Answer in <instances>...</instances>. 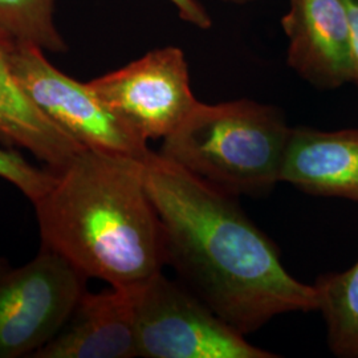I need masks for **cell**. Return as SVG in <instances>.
Segmentation results:
<instances>
[{
	"instance_id": "cell-14",
	"label": "cell",
	"mask_w": 358,
	"mask_h": 358,
	"mask_svg": "<svg viewBox=\"0 0 358 358\" xmlns=\"http://www.w3.org/2000/svg\"><path fill=\"white\" fill-rule=\"evenodd\" d=\"M0 178L13 183L34 203L51 187L55 173L31 165L20 154L0 149Z\"/></svg>"
},
{
	"instance_id": "cell-17",
	"label": "cell",
	"mask_w": 358,
	"mask_h": 358,
	"mask_svg": "<svg viewBox=\"0 0 358 358\" xmlns=\"http://www.w3.org/2000/svg\"><path fill=\"white\" fill-rule=\"evenodd\" d=\"M224 3H230V4H238V6H242V4H248V3H252V1H257V0H222Z\"/></svg>"
},
{
	"instance_id": "cell-9",
	"label": "cell",
	"mask_w": 358,
	"mask_h": 358,
	"mask_svg": "<svg viewBox=\"0 0 358 358\" xmlns=\"http://www.w3.org/2000/svg\"><path fill=\"white\" fill-rule=\"evenodd\" d=\"M138 357L134 301L130 288L100 294L87 289L62 329L32 358Z\"/></svg>"
},
{
	"instance_id": "cell-12",
	"label": "cell",
	"mask_w": 358,
	"mask_h": 358,
	"mask_svg": "<svg viewBox=\"0 0 358 358\" xmlns=\"http://www.w3.org/2000/svg\"><path fill=\"white\" fill-rule=\"evenodd\" d=\"M313 285L329 349L337 357L358 358V262L343 272L322 275Z\"/></svg>"
},
{
	"instance_id": "cell-16",
	"label": "cell",
	"mask_w": 358,
	"mask_h": 358,
	"mask_svg": "<svg viewBox=\"0 0 358 358\" xmlns=\"http://www.w3.org/2000/svg\"><path fill=\"white\" fill-rule=\"evenodd\" d=\"M349 23L352 83L358 88V0H344Z\"/></svg>"
},
{
	"instance_id": "cell-4",
	"label": "cell",
	"mask_w": 358,
	"mask_h": 358,
	"mask_svg": "<svg viewBox=\"0 0 358 358\" xmlns=\"http://www.w3.org/2000/svg\"><path fill=\"white\" fill-rule=\"evenodd\" d=\"M138 357L276 358L251 345L192 291L159 272L130 288Z\"/></svg>"
},
{
	"instance_id": "cell-13",
	"label": "cell",
	"mask_w": 358,
	"mask_h": 358,
	"mask_svg": "<svg viewBox=\"0 0 358 358\" xmlns=\"http://www.w3.org/2000/svg\"><path fill=\"white\" fill-rule=\"evenodd\" d=\"M0 32L44 52L66 50L55 23L53 0H0Z\"/></svg>"
},
{
	"instance_id": "cell-6",
	"label": "cell",
	"mask_w": 358,
	"mask_h": 358,
	"mask_svg": "<svg viewBox=\"0 0 358 358\" xmlns=\"http://www.w3.org/2000/svg\"><path fill=\"white\" fill-rule=\"evenodd\" d=\"M13 75L31 101L72 140L88 150L143 161L148 141L115 115L90 88L60 72L36 45L15 41Z\"/></svg>"
},
{
	"instance_id": "cell-11",
	"label": "cell",
	"mask_w": 358,
	"mask_h": 358,
	"mask_svg": "<svg viewBox=\"0 0 358 358\" xmlns=\"http://www.w3.org/2000/svg\"><path fill=\"white\" fill-rule=\"evenodd\" d=\"M13 44L0 32V140L31 152L56 173L84 148L40 112L20 87L10 63Z\"/></svg>"
},
{
	"instance_id": "cell-10",
	"label": "cell",
	"mask_w": 358,
	"mask_h": 358,
	"mask_svg": "<svg viewBox=\"0 0 358 358\" xmlns=\"http://www.w3.org/2000/svg\"><path fill=\"white\" fill-rule=\"evenodd\" d=\"M280 182L358 203V129L291 128Z\"/></svg>"
},
{
	"instance_id": "cell-7",
	"label": "cell",
	"mask_w": 358,
	"mask_h": 358,
	"mask_svg": "<svg viewBox=\"0 0 358 358\" xmlns=\"http://www.w3.org/2000/svg\"><path fill=\"white\" fill-rule=\"evenodd\" d=\"M88 84L145 141L166 138L199 103L185 53L177 47L148 52Z\"/></svg>"
},
{
	"instance_id": "cell-5",
	"label": "cell",
	"mask_w": 358,
	"mask_h": 358,
	"mask_svg": "<svg viewBox=\"0 0 358 358\" xmlns=\"http://www.w3.org/2000/svg\"><path fill=\"white\" fill-rule=\"evenodd\" d=\"M68 260L41 245L24 266L0 257V358L32 357L62 329L87 291Z\"/></svg>"
},
{
	"instance_id": "cell-15",
	"label": "cell",
	"mask_w": 358,
	"mask_h": 358,
	"mask_svg": "<svg viewBox=\"0 0 358 358\" xmlns=\"http://www.w3.org/2000/svg\"><path fill=\"white\" fill-rule=\"evenodd\" d=\"M171 3L178 11L179 17L196 27L199 29H208L213 26V19L207 13L205 6H202L198 0H167Z\"/></svg>"
},
{
	"instance_id": "cell-1",
	"label": "cell",
	"mask_w": 358,
	"mask_h": 358,
	"mask_svg": "<svg viewBox=\"0 0 358 358\" xmlns=\"http://www.w3.org/2000/svg\"><path fill=\"white\" fill-rule=\"evenodd\" d=\"M142 166L161 219L166 264L220 319L245 336L279 315L317 310L315 285L287 271L276 245L232 195L159 153L150 152Z\"/></svg>"
},
{
	"instance_id": "cell-2",
	"label": "cell",
	"mask_w": 358,
	"mask_h": 358,
	"mask_svg": "<svg viewBox=\"0 0 358 358\" xmlns=\"http://www.w3.org/2000/svg\"><path fill=\"white\" fill-rule=\"evenodd\" d=\"M142 162L81 150L34 202L41 245L85 278L115 288L137 287L162 272L164 230Z\"/></svg>"
},
{
	"instance_id": "cell-8",
	"label": "cell",
	"mask_w": 358,
	"mask_h": 358,
	"mask_svg": "<svg viewBox=\"0 0 358 358\" xmlns=\"http://www.w3.org/2000/svg\"><path fill=\"white\" fill-rule=\"evenodd\" d=\"M287 63L319 90L352 83L349 23L344 0H291L282 16Z\"/></svg>"
},
{
	"instance_id": "cell-3",
	"label": "cell",
	"mask_w": 358,
	"mask_h": 358,
	"mask_svg": "<svg viewBox=\"0 0 358 358\" xmlns=\"http://www.w3.org/2000/svg\"><path fill=\"white\" fill-rule=\"evenodd\" d=\"M291 128L282 112L252 100L198 103L158 153L232 196L263 195L280 183Z\"/></svg>"
}]
</instances>
